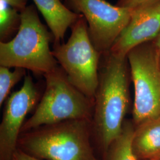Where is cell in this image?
Returning a JSON list of instances; mask_svg holds the SVG:
<instances>
[{"label":"cell","mask_w":160,"mask_h":160,"mask_svg":"<svg viewBox=\"0 0 160 160\" xmlns=\"http://www.w3.org/2000/svg\"><path fill=\"white\" fill-rule=\"evenodd\" d=\"M160 33V2L132 10L131 19L110 53L126 57L142 44L154 41Z\"/></svg>","instance_id":"9"},{"label":"cell","mask_w":160,"mask_h":160,"mask_svg":"<svg viewBox=\"0 0 160 160\" xmlns=\"http://www.w3.org/2000/svg\"><path fill=\"white\" fill-rule=\"evenodd\" d=\"M21 24L20 12L0 1V40L7 42L18 32Z\"/></svg>","instance_id":"13"},{"label":"cell","mask_w":160,"mask_h":160,"mask_svg":"<svg viewBox=\"0 0 160 160\" xmlns=\"http://www.w3.org/2000/svg\"><path fill=\"white\" fill-rule=\"evenodd\" d=\"M26 74L25 69L16 68L10 71L9 68L0 67V106L5 101L11 89Z\"/></svg>","instance_id":"14"},{"label":"cell","mask_w":160,"mask_h":160,"mask_svg":"<svg viewBox=\"0 0 160 160\" xmlns=\"http://www.w3.org/2000/svg\"><path fill=\"white\" fill-rule=\"evenodd\" d=\"M24 149L48 160H94L88 120H69L41 126L20 139Z\"/></svg>","instance_id":"3"},{"label":"cell","mask_w":160,"mask_h":160,"mask_svg":"<svg viewBox=\"0 0 160 160\" xmlns=\"http://www.w3.org/2000/svg\"><path fill=\"white\" fill-rule=\"evenodd\" d=\"M159 50V62H160V49H158Z\"/></svg>","instance_id":"20"},{"label":"cell","mask_w":160,"mask_h":160,"mask_svg":"<svg viewBox=\"0 0 160 160\" xmlns=\"http://www.w3.org/2000/svg\"><path fill=\"white\" fill-rule=\"evenodd\" d=\"M65 1H67V0H65Z\"/></svg>","instance_id":"21"},{"label":"cell","mask_w":160,"mask_h":160,"mask_svg":"<svg viewBox=\"0 0 160 160\" xmlns=\"http://www.w3.org/2000/svg\"><path fill=\"white\" fill-rule=\"evenodd\" d=\"M7 4L8 6L12 7L14 9L20 12H23V10L28 7L27 2L28 0H0Z\"/></svg>","instance_id":"16"},{"label":"cell","mask_w":160,"mask_h":160,"mask_svg":"<svg viewBox=\"0 0 160 160\" xmlns=\"http://www.w3.org/2000/svg\"><path fill=\"white\" fill-rule=\"evenodd\" d=\"M135 129L129 122H124L119 136L112 144L109 160H137L133 148Z\"/></svg>","instance_id":"12"},{"label":"cell","mask_w":160,"mask_h":160,"mask_svg":"<svg viewBox=\"0 0 160 160\" xmlns=\"http://www.w3.org/2000/svg\"><path fill=\"white\" fill-rule=\"evenodd\" d=\"M53 35L54 44L61 43L67 30L71 28L81 14L70 10L61 0H33Z\"/></svg>","instance_id":"10"},{"label":"cell","mask_w":160,"mask_h":160,"mask_svg":"<svg viewBox=\"0 0 160 160\" xmlns=\"http://www.w3.org/2000/svg\"><path fill=\"white\" fill-rule=\"evenodd\" d=\"M133 148L137 156L145 160L160 155V117L139 126L135 132Z\"/></svg>","instance_id":"11"},{"label":"cell","mask_w":160,"mask_h":160,"mask_svg":"<svg viewBox=\"0 0 160 160\" xmlns=\"http://www.w3.org/2000/svg\"><path fill=\"white\" fill-rule=\"evenodd\" d=\"M153 42H154V43L155 46H156L158 49H160V33L159 35H158V36L157 37V38L154 41H153Z\"/></svg>","instance_id":"18"},{"label":"cell","mask_w":160,"mask_h":160,"mask_svg":"<svg viewBox=\"0 0 160 160\" xmlns=\"http://www.w3.org/2000/svg\"><path fill=\"white\" fill-rule=\"evenodd\" d=\"M40 160L33 157L28 153H26L24 152L23 151L17 149L16 152H14V154L13 156V160Z\"/></svg>","instance_id":"17"},{"label":"cell","mask_w":160,"mask_h":160,"mask_svg":"<svg viewBox=\"0 0 160 160\" xmlns=\"http://www.w3.org/2000/svg\"><path fill=\"white\" fill-rule=\"evenodd\" d=\"M66 2L75 13L85 17L90 38L100 53L110 52L131 17V9L113 6L105 0H67Z\"/></svg>","instance_id":"7"},{"label":"cell","mask_w":160,"mask_h":160,"mask_svg":"<svg viewBox=\"0 0 160 160\" xmlns=\"http://www.w3.org/2000/svg\"><path fill=\"white\" fill-rule=\"evenodd\" d=\"M127 58L134 87L133 120L139 126L160 117L159 50L149 42L132 49Z\"/></svg>","instance_id":"6"},{"label":"cell","mask_w":160,"mask_h":160,"mask_svg":"<svg viewBox=\"0 0 160 160\" xmlns=\"http://www.w3.org/2000/svg\"><path fill=\"white\" fill-rule=\"evenodd\" d=\"M20 15L17 34L12 40L0 42V65L28 69L44 75L58 67L57 61L49 48L53 35L40 22L33 5L28 6Z\"/></svg>","instance_id":"2"},{"label":"cell","mask_w":160,"mask_h":160,"mask_svg":"<svg viewBox=\"0 0 160 160\" xmlns=\"http://www.w3.org/2000/svg\"><path fill=\"white\" fill-rule=\"evenodd\" d=\"M38 99L32 77L26 75L22 87L8 98L0 125L1 160H12L23 122Z\"/></svg>","instance_id":"8"},{"label":"cell","mask_w":160,"mask_h":160,"mask_svg":"<svg viewBox=\"0 0 160 160\" xmlns=\"http://www.w3.org/2000/svg\"><path fill=\"white\" fill-rule=\"evenodd\" d=\"M160 160V155L157 157H155V158H153V159H151V160Z\"/></svg>","instance_id":"19"},{"label":"cell","mask_w":160,"mask_h":160,"mask_svg":"<svg viewBox=\"0 0 160 160\" xmlns=\"http://www.w3.org/2000/svg\"><path fill=\"white\" fill-rule=\"evenodd\" d=\"M46 89L33 116L24 123L22 131L69 120H88L92 100L72 85L62 68L44 75Z\"/></svg>","instance_id":"4"},{"label":"cell","mask_w":160,"mask_h":160,"mask_svg":"<svg viewBox=\"0 0 160 160\" xmlns=\"http://www.w3.org/2000/svg\"><path fill=\"white\" fill-rule=\"evenodd\" d=\"M71 28L67 42L54 44L52 52L69 82L93 100L99 84L98 68L101 53L92 43L87 22L82 15Z\"/></svg>","instance_id":"5"},{"label":"cell","mask_w":160,"mask_h":160,"mask_svg":"<svg viewBox=\"0 0 160 160\" xmlns=\"http://www.w3.org/2000/svg\"><path fill=\"white\" fill-rule=\"evenodd\" d=\"M160 2V0H118L117 5L131 10Z\"/></svg>","instance_id":"15"},{"label":"cell","mask_w":160,"mask_h":160,"mask_svg":"<svg viewBox=\"0 0 160 160\" xmlns=\"http://www.w3.org/2000/svg\"><path fill=\"white\" fill-rule=\"evenodd\" d=\"M128 63L127 57L110 53L99 78L94 124L105 149L112 145L122 130L129 104Z\"/></svg>","instance_id":"1"}]
</instances>
